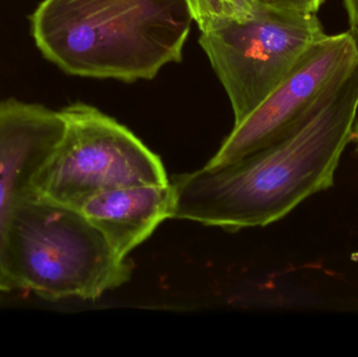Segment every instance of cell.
Instances as JSON below:
<instances>
[{
  "label": "cell",
  "instance_id": "3",
  "mask_svg": "<svg viewBox=\"0 0 358 357\" xmlns=\"http://www.w3.org/2000/svg\"><path fill=\"white\" fill-rule=\"evenodd\" d=\"M10 249L16 289L46 301L94 300L131 278L132 264L79 210L27 192L15 214Z\"/></svg>",
  "mask_w": 358,
  "mask_h": 357
},
{
  "label": "cell",
  "instance_id": "1",
  "mask_svg": "<svg viewBox=\"0 0 358 357\" xmlns=\"http://www.w3.org/2000/svg\"><path fill=\"white\" fill-rule=\"evenodd\" d=\"M358 111V61L321 106L289 136L227 165L172 178V218L227 231L265 226L328 190Z\"/></svg>",
  "mask_w": 358,
  "mask_h": 357
},
{
  "label": "cell",
  "instance_id": "7",
  "mask_svg": "<svg viewBox=\"0 0 358 357\" xmlns=\"http://www.w3.org/2000/svg\"><path fill=\"white\" fill-rule=\"evenodd\" d=\"M63 131L60 111L13 99L0 102V293L16 289L10 247L19 201Z\"/></svg>",
  "mask_w": 358,
  "mask_h": 357
},
{
  "label": "cell",
  "instance_id": "10",
  "mask_svg": "<svg viewBox=\"0 0 358 357\" xmlns=\"http://www.w3.org/2000/svg\"><path fill=\"white\" fill-rule=\"evenodd\" d=\"M259 1L275 8L317 14L325 0H259Z\"/></svg>",
  "mask_w": 358,
  "mask_h": 357
},
{
  "label": "cell",
  "instance_id": "12",
  "mask_svg": "<svg viewBox=\"0 0 358 357\" xmlns=\"http://www.w3.org/2000/svg\"><path fill=\"white\" fill-rule=\"evenodd\" d=\"M352 140H355V147H357V151L358 153V122L357 123H355V128H353Z\"/></svg>",
  "mask_w": 358,
  "mask_h": 357
},
{
  "label": "cell",
  "instance_id": "8",
  "mask_svg": "<svg viewBox=\"0 0 358 357\" xmlns=\"http://www.w3.org/2000/svg\"><path fill=\"white\" fill-rule=\"evenodd\" d=\"M173 207L174 190L169 182L103 191L77 210L103 233L113 252L126 259L164 220L172 218Z\"/></svg>",
  "mask_w": 358,
  "mask_h": 357
},
{
  "label": "cell",
  "instance_id": "6",
  "mask_svg": "<svg viewBox=\"0 0 358 357\" xmlns=\"http://www.w3.org/2000/svg\"><path fill=\"white\" fill-rule=\"evenodd\" d=\"M358 61V31L350 27L315 44L281 85L243 122L234 126L206 165H227L289 136L349 75Z\"/></svg>",
  "mask_w": 358,
  "mask_h": 357
},
{
  "label": "cell",
  "instance_id": "4",
  "mask_svg": "<svg viewBox=\"0 0 358 357\" xmlns=\"http://www.w3.org/2000/svg\"><path fill=\"white\" fill-rule=\"evenodd\" d=\"M64 131L25 192L79 209L103 191L168 184L159 157L125 126L92 105L60 110Z\"/></svg>",
  "mask_w": 358,
  "mask_h": 357
},
{
  "label": "cell",
  "instance_id": "2",
  "mask_svg": "<svg viewBox=\"0 0 358 357\" xmlns=\"http://www.w3.org/2000/svg\"><path fill=\"white\" fill-rule=\"evenodd\" d=\"M192 22L185 0H43L31 34L71 75L134 82L180 62Z\"/></svg>",
  "mask_w": 358,
  "mask_h": 357
},
{
  "label": "cell",
  "instance_id": "5",
  "mask_svg": "<svg viewBox=\"0 0 358 357\" xmlns=\"http://www.w3.org/2000/svg\"><path fill=\"white\" fill-rule=\"evenodd\" d=\"M199 43L227 92L235 126L254 112L325 37L315 13L259 3L252 18L200 29Z\"/></svg>",
  "mask_w": 358,
  "mask_h": 357
},
{
  "label": "cell",
  "instance_id": "11",
  "mask_svg": "<svg viewBox=\"0 0 358 357\" xmlns=\"http://www.w3.org/2000/svg\"><path fill=\"white\" fill-rule=\"evenodd\" d=\"M344 4L348 13L351 27L358 31V0H344Z\"/></svg>",
  "mask_w": 358,
  "mask_h": 357
},
{
  "label": "cell",
  "instance_id": "9",
  "mask_svg": "<svg viewBox=\"0 0 358 357\" xmlns=\"http://www.w3.org/2000/svg\"><path fill=\"white\" fill-rule=\"evenodd\" d=\"M193 21L199 29L224 21H245L252 18L259 0H185Z\"/></svg>",
  "mask_w": 358,
  "mask_h": 357
}]
</instances>
